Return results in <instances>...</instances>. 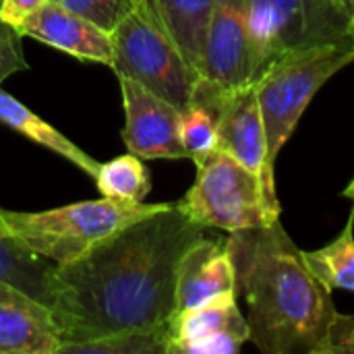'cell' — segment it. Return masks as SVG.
Instances as JSON below:
<instances>
[{"mask_svg":"<svg viewBox=\"0 0 354 354\" xmlns=\"http://www.w3.org/2000/svg\"><path fill=\"white\" fill-rule=\"evenodd\" d=\"M203 234L205 228L176 203H166L77 261L54 266L46 305L60 334V351L122 332L168 330L176 313L178 263Z\"/></svg>","mask_w":354,"mask_h":354,"instance_id":"1","label":"cell"},{"mask_svg":"<svg viewBox=\"0 0 354 354\" xmlns=\"http://www.w3.org/2000/svg\"><path fill=\"white\" fill-rule=\"evenodd\" d=\"M236 295L263 354H322L338 309L282 222L228 232Z\"/></svg>","mask_w":354,"mask_h":354,"instance_id":"2","label":"cell"},{"mask_svg":"<svg viewBox=\"0 0 354 354\" xmlns=\"http://www.w3.org/2000/svg\"><path fill=\"white\" fill-rule=\"evenodd\" d=\"M164 205L166 203H129L100 197L44 212L0 209V236L19 243L25 251L52 266H66L114 232Z\"/></svg>","mask_w":354,"mask_h":354,"instance_id":"3","label":"cell"},{"mask_svg":"<svg viewBox=\"0 0 354 354\" xmlns=\"http://www.w3.org/2000/svg\"><path fill=\"white\" fill-rule=\"evenodd\" d=\"M195 168V183L176 207L197 226L236 232L280 220L278 195H272L253 170L226 151L216 149Z\"/></svg>","mask_w":354,"mask_h":354,"instance_id":"4","label":"cell"},{"mask_svg":"<svg viewBox=\"0 0 354 354\" xmlns=\"http://www.w3.org/2000/svg\"><path fill=\"white\" fill-rule=\"evenodd\" d=\"M251 85L280 58L348 37L353 0H247Z\"/></svg>","mask_w":354,"mask_h":354,"instance_id":"5","label":"cell"},{"mask_svg":"<svg viewBox=\"0 0 354 354\" xmlns=\"http://www.w3.org/2000/svg\"><path fill=\"white\" fill-rule=\"evenodd\" d=\"M353 62L354 46L348 35L334 44L292 52L274 62L253 83L263 114L268 153L274 166L315 93Z\"/></svg>","mask_w":354,"mask_h":354,"instance_id":"6","label":"cell"},{"mask_svg":"<svg viewBox=\"0 0 354 354\" xmlns=\"http://www.w3.org/2000/svg\"><path fill=\"white\" fill-rule=\"evenodd\" d=\"M112 50L116 77L141 83L178 110L191 104L201 77L143 0L112 29Z\"/></svg>","mask_w":354,"mask_h":354,"instance_id":"7","label":"cell"},{"mask_svg":"<svg viewBox=\"0 0 354 354\" xmlns=\"http://www.w3.org/2000/svg\"><path fill=\"white\" fill-rule=\"evenodd\" d=\"M201 79L220 91L251 85L247 0H214L203 41Z\"/></svg>","mask_w":354,"mask_h":354,"instance_id":"8","label":"cell"},{"mask_svg":"<svg viewBox=\"0 0 354 354\" xmlns=\"http://www.w3.org/2000/svg\"><path fill=\"white\" fill-rule=\"evenodd\" d=\"M247 342L251 330L239 309L236 292L178 311L168 326L170 354H236Z\"/></svg>","mask_w":354,"mask_h":354,"instance_id":"9","label":"cell"},{"mask_svg":"<svg viewBox=\"0 0 354 354\" xmlns=\"http://www.w3.org/2000/svg\"><path fill=\"white\" fill-rule=\"evenodd\" d=\"M116 79L124 108L127 151L141 160H185L187 153L178 137L180 110L129 77Z\"/></svg>","mask_w":354,"mask_h":354,"instance_id":"10","label":"cell"},{"mask_svg":"<svg viewBox=\"0 0 354 354\" xmlns=\"http://www.w3.org/2000/svg\"><path fill=\"white\" fill-rule=\"evenodd\" d=\"M218 149L253 170L272 195L276 191V166L270 162L268 135L255 85L224 91L218 104Z\"/></svg>","mask_w":354,"mask_h":354,"instance_id":"11","label":"cell"},{"mask_svg":"<svg viewBox=\"0 0 354 354\" xmlns=\"http://www.w3.org/2000/svg\"><path fill=\"white\" fill-rule=\"evenodd\" d=\"M60 344L50 307L0 280V354H58Z\"/></svg>","mask_w":354,"mask_h":354,"instance_id":"12","label":"cell"},{"mask_svg":"<svg viewBox=\"0 0 354 354\" xmlns=\"http://www.w3.org/2000/svg\"><path fill=\"white\" fill-rule=\"evenodd\" d=\"M19 33L60 50L77 60L106 66L112 64V33L54 0H50L41 10L27 19Z\"/></svg>","mask_w":354,"mask_h":354,"instance_id":"13","label":"cell"},{"mask_svg":"<svg viewBox=\"0 0 354 354\" xmlns=\"http://www.w3.org/2000/svg\"><path fill=\"white\" fill-rule=\"evenodd\" d=\"M236 292V274L226 241L199 236L183 255L176 274V313Z\"/></svg>","mask_w":354,"mask_h":354,"instance_id":"14","label":"cell"},{"mask_svg":"<svg viewBox=\"0 0 354 354\" xmlns=\"http://www.w3.org/2000/svg\"><path fill=\"white\" fill-rule=\"evenodd\" d=\"M0 122L23 135L31 143L71 162L89 178H95L100 170V162L95 158H91L85 149L75 145L66 135H62L58 129H54L50 122H46L41 116H37L33 110H29L23 102H19L4 89H0Z\"/></svg>","mask_w":354,"mask_h":354,"instance_id":"15","label":"cell"},{"mask_svg":"<svg viewBox=\"0 0 354 354\" xmlns=\"http://www.w3.org/2000/svg\"><path fill=\"white\" fill-rule=\"evenodd\" d=\"M172 35L189 64L201 77L203 41L214 0H143Z\"/></svg>","mask_w":354,"mask_h":354,"instance_id":"16","label":"cell"},{"mask_svg":"<svg viewBox=\"0 0 354 354\" xmlns=\"http://www.w3.org/2000/svg\"><path fill=\"white\" fill-rule=\"evenodd\" d=\"M303 257L328 290L354 292V203L342 232L322 249L303 251Z\"/></svg>","mask_w":354,"mask_h":354,"instance_id":"17","label":"cell"},{"mask_svg":"<svg viewBox=\"0 0 354 354\" xmlns=\"http://www.w3.org/2000/svg\"><path fill=\"white\" fill-rule=\"evenodd\" d=\"M93 180L102 197L116 201L141 203L151 191V178L147 174V168L143 166L141 158L131 151L100 164V170Z\"/></svg>","mask_w":354,"mask_h":354,"instance_id":"18","label":"cell"},{"mask_svg":"<svg viewBox=\"0 0 354 354\" xmlns=\"http://www.w3.org/2000/svg\"><path fill=\"white\" fill-rule=\"evenodd\" d=\"M54 266L25 251L19 243L0 236V280L12 282L35 299L48 303Z\"/></svg>","mask_w":354,"mask_h":354,"instance_id":"19","label":"cell"},{"mask_svg":"<svg viewBox=\"0 0 354 354\" xmlns=\"http://www.w3.org/2000/svg\"><path fill=\"white\" fill-rule=\"evenodd\" d=\"M60 354H170L168 330L112 334L97 340L64 346Z\"/></svg>","mask_w":354,"mask_h":354,"instance_id":"20","label":"cell"},{"mask_svg":"<svg viewBox=\"0 0 354 354\" xmlns=\"http://www.w3.org/2000/svg\"><path fill=\"white\" fill-rule=\"evenodd\" d=\"M64 8L89 19L97 27L112 33V29L133 10L137 0H54Z\"/></svg>","mask_w":354,"mask_h":354,"instance_id":"21","label":"cell"},{"mask_svg":"<svg viewBox=\"0 0 354 354\" xmlns=\"http://www.w3.org/2000/svg\"><path fill=\"white\" fill-rule=\"evenodd\" d=\"M29 64L23 52V35L0 19V85L15 73L27 71Z\"/></svg>","mask_w":354,"mask_h":354,"instance_id":"22","label":"cell"},{"mask_svg":"<svg viewBox=\"0 0 354 354\" xmlns=\"http://www.w3.org/2000/svg\"><path fill=\"white\" fill-rule=\"evenodd\" d=\"M322 354H354V317L340 315L336 317L328 342Z\"/></svg>","mask_w":354,"mask_h":354,"instance_id":"23","label":"cell"},{"mask_svg":"<svg viewBox=\"0 0 354 354\" xmlns=\"http://www.w3.org/2000/svg\"><path fill=\"white\" fill-rule=\"evenodd\" d=\"M48 2L50 0H0V19L19 31L21 25L37 10H41Z\"/></svg>","mask_w":354,"mask_h":354,"instance_id":"24","label":"cell"},{"mask_svg":"<svg viewBox=\"0 0 354 354\" xmlns=\"http://www.w3.org/2000/svg\"><path fill=\"white\" fill-rule=\"evenodd\" d=\"M342 197H344V199H351V201L354 203V178L348 183V185H346V189L342 191Z\"/></svg>","mask_w":354,"mask_h":354,"instance_id":"25","label":"cell"},{"mask_svg":"<svg viewBox=\"0 0 354 354\" xmlns=\"http://www.w3.org/2000/svg\"><path fill=\"white\" fill-rule=\"evenodd\" d=\"M348 35H351V39H353V46H354V0H353V17H351V29H348Z\"/></svg>","mask_w":354,"mask_h":354,"instance_id":"26","label":"cell"}]
</instances>
